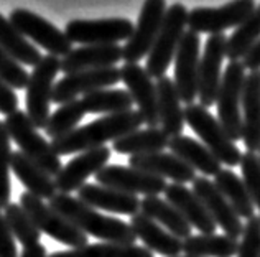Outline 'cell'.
<instances>
[{"instance_id":"obj_13","label":"cell","mask_w":260,"mask_h":257,"mask_svg":"<svg viewBox=\"0 0 260 257\" xmlns=\"http://www.w3.org/2000/svg\"><path fill=\"white\" fill-rule=\"evenodd\" d=\"M201 38L198 33L186 30L175 56V87L181 103L194 104L198 98V73H200Z\"/></svg>"},{"instance_id":"obj_39","label":"cell","mask_w":260,"mask_h":257,"mask_svg":"<svg viewBox=\"0 0 260 257\" xmlns=\"http://www.w3.org/2000/svg\"><path fill=\"white\" fill-rule=\"evenodd\" d=\"M5 122L0 120V211L10 205V170H12V145Z\"/></svg>"},{"instance_id":"obj_19","label":"cell","mask_w":260,"mask_h":257,"mask_svg":"<svg viewBox=\"0 0 260 257\" xmlns=\"http://www.w3.org/2000/svg\"><path fill=\"white\" fill-rule=\"evenodd\" d=\"M194 195L201 200V203L206 206L211 218L214 219L216 226L221 228L225 236L237 239L244 233V224L237 213L232 209L229 201L224 198L222 193L217 190L214 181H211L208 177H196L193 181Z\"/></svg>"},{"instance_id":"obj_40","label":"cell","mask_w":260,"mask_h":257,"mask_svg":"<svg viewBox=\"0 0 260 257\" xmlns=\"http://www.w3.org/2000/svg\"><path fill=\"white\" fill-rule=\"evenodd\" d=\"M241 170H242V180L245 186H247L252 203H254V206H257L260 211V158H258V155L254 152L242 153Z\"/></svg>"},{"instance_id":"obj_34","label":"cell","mask_w":260,"mask_h":257,"mask_svg":"<svg viewBox=\"0 0 260 257\" xmlns=\"http://www.w3.org/2000/svg\"><path fill=\"white\" fill-rule=\"evenodd\" d=\"M260 40V5L250 13V17L242 25H239L234 33L228 38L225 58L229 61H241L254 48Z\"/></svg>"},{"instance_id":"obj_48","label":"cell","mask_w":260,"mask_h":257,"mask_svg":"<svg viewBox=\"0 0 260 257\" xmlns=\"http://www.w3.org/2000/svg\"><path fill=\"white\" fill-rule=\"evenodd\" d=\"M258 158H260V153H258Z\"/></svg>"},{"instance_id":"obj_20","label":"cell","mask_w":260,"mask_h":257,"mask_svg":"<svg viewBox=\"0 0 260 257\" xmlns=\"http://www.w3.org/2000/svg\"><path fill=\"white\" fill-rule=\"evenodd\" d=\"M165 198L170 205L180 211V214L186 219L191 228L198 229L201 234H216L217 226L214 219L211 218L206 206L203 205L191 188H186L180 183H172L167 186Z\"/></svg>"},{"instance_id":"obj_3","label":"cell","mask_w":260,"mask_h":257,"mask_svg":"<svg viewBox=\"0 0 260 257\" xmlns=\"http://www.w3.org/2000/svg\"><path fill=\"white\" fill-rule=\"evenodd\" d=\"M4 122L10 139L17 144L20 152L25 157H28L33 164L43 168L50 177H56L63 170V164L51 148V144L37 132L25 111H15L10 116H7Z\"/></svg>"},{"instance_id":"obj_36","label":"cell","mask_w":260,"mask_h":257,"mask_svg":"<svg viewBox=\"0 0 260 257\" xmlns=\"http://www.w3.org/2000/svg\"><path fill=\"white\" fill-rule=\"evenodd\" d=\"M48 257H155L152 251L142 246H120L111 242H98V244H87L79 249L70 251H56Z\"/></svg>"},{"instance_id":"obj_32","label":"cell","mask_w":260,"mask_h":257,"mask_svg":"<svg viewBox=\"0 0 260 257\" xmlns=\"http://www.w3.org/2000/svg\"><path fill=\"white\" fill-rule=\"evenodd\" d=\"M239 241L225 234H198L183 241V254L189 257H234Z\"/></svg>"},{"instance_id":"obj_42","label":"cell","mask_w":260,"mask_h":257,"mask_svg":"<svg viewBox=\"0 0 260 257\" xmlns=\"http://www.w3.org/2000/svg\"><path fill=\"white\" fill-rule=\"evenodd\" d=\"M237 257H260V216H252L244 224Z\"/></svg>"},{"instance_id":"obj_22","label":"cell","mask_w":260,"mask_h":257,"mask_svg":"<svg viewBox=\"0 0 260 257\" xmlns=\"http://www.w3.org/2000/svg\"><path fill=\"white\" fill-rule=\"evenodd\" d=\"M78 200L94 209H104V211L115 214H127L130 218L140 213L142 203V200H139V196L135 195H128L95 183H86L83 188H79Z\"/></svg>"},{"instance_id":"obj_4","label":"cell","mask_w":260,"mask_h":257,"mask_svg":"<svg viewBox=\"0 0 260 257\" xmlns=\"http://www.w3.org/2000/svg\"><path fill=\"white\" fill-rule=\"evenodd\" d=\"M247 70L242 61H229L216 99L219 124L232 142L242 140V92Z\"/></svg>"},{"instance_id":"obj_41","label":"cell","mask_w":260,"mask_h":257,"mask_svg":"<svg viewBox=\"0 0 260 257\" xmlns=\"http://www.w3.org/2000/svg\"><path fill=\"white\" fill-rule=\"evenodd\" d=\"M0 78H2L12 89H25L28 84L30 74L23 70L22 65L15 61L9 53L0 48Z\"/></svg>"},{"instance_id":"obj_12","label":"cell","mask_w":260,"mask_h":257,"mask_svg":"<svg viewBox=\"0 0 260 257\" xmlns=\"http://www.w3.org/2000/svg\"><path fill=\"white\" fill-rule=\"evenodd\" d=\"M167 9V2L163 0H148L143 4L132 37L122 46V59H125V65H139L142 58L150 55L160 33Z\"/></svg>"},{"instance_id":"obj_30","label":"cell","mask_w":260,"mask_h":257,"mask_svg":"<svg viewBox=\"0 0 260 257\" xmlns=\"http://www.w3.org/2000/svg\"><path fill=\"white\" fill-rule=\"evenodd\" d=\"M170 137L161 128H143V131H134L124 137L112 142V148L122 155H147L163 152V148H168Z\"/></svg>"},{"instance_id":"obj_35","label":"cell","mask_w":260,"mask_h":257,"mask_svg":"<svg viewBox=\"0 0 260 257\" xmlns=\"http://www.w3.org/2000/svg\"><path fill=\"white\" fill-rule=\"evenodd\" d=\"M84 106L86 114H122L127 111H132L134 99L128 94V91L124 89H101L94 91L91 94H86L81 99Z\"/></svg>"},{"instance_id":"obj_7","label":"cell","mask_w":260,"mask_h":257,"mask_svg":"<svg viewBox=\"0 0 260 257\" xmlns=\"http://www.w3.org/2000/svg\"><path fill=\"white\" fill-rule=\"evenodd\" d=\"M61 71V58L46 55L30 73L26 84V116L35 128H45L50 120V103L53 101L54 79Z\"/></svg>"},{"instance_id":"obj_11","label":"cell","mask_w":260,"mask_h":257,"mask_svg":"<svg viewBox=\"0 0 260 257\" xmlns=\"http://www.w3.org/2000/svg\"><path fill=\"white\" fill-rule=\"evenodd\" d=\"M10 23L25 38L42 46L48 55L63 59L73 51V43L58 26L26 9H15L10 13Z\"/></svg>"},{"instance_id":"obj_16","label":"cell","mask_w":260,"mask_h":257,"mask_svg":"<svg viewBox=\"0 0 260 257\" xmlns=\"http://www.w3.org/2000/svg\"><path fill=\"white\" fill-rule=\"evenodd\" d=\"M225 45H228V37L224 33L208 37L204 45L200 73H198V99L206 109L216 104L219 87H221V66L225 58Z\"/></svg>"},{"instance_id":"obj_29","label":"cell","mask_w":260,"mask_h":257,"mask_svg":"<svg viewBox=\"0 0 260 257\" xmlns=\"http://www.w3.org/2000/svg\"><path fill=\"white\" fill-rule=\"evenodd\" d=\"M140 213L148 216L150 219L158 222L168 233L176 236L178 239H188L193 236V228H191L186 219L183 218L176 208H173L167 200H161L158 196H147L140 203Z\"/></svg>"},{"instance_id":"obj_21","label":"cell","mask_w":260,"mask_h":257,"mask_svg":"<svg viewBox=\"0 0 260 257\" xmlns=\"http://www.w3.org/2000/svg\"><path fill=\"white\" fill-rule=\"evenodd\" d=\"M128 167L140 172L156 175V177H160L163 180L168 178L173 183H180V185L193 183L196 178V173L189 165H186L183 160L175 157L173 153H165V152L128 157Z\"/></svg>"},{"instance_id":"obj_26","label":"cell","mask_w":260,"mask_h":257,"mask_svg":"<svg viewBox=\"0 0 260 257\" xmlns=\"http://www.w3.org/2000/svg\"><path fill=\"white\" fill-rule=\"evenodd\" d=\"M156 96H158V116L160 128L170 139L183 135L184 128V109L175 83L168 76L156 79Z\"/></svg>"},{"instance_id":"obj_15","label":"cell","mask_w":260,"mask_h":257,"mask_svg":"<svg viewBox=\"0 0 260 257\" xmlns=\"http://www.w3.org/2000/svg\"><path fill=\"white\" fill-rule=\"evenodd\" d=\"M98 185L114 188V190L124 191L128 195H143L158 196L167 190V180L147 172L135 170L132 167L122 165H107L95 175Z\"/></svg>"},{"instance_id":"obj_5","label":"cell","mask_w":260,"mask_h":257,"mask_svg":"<svg viewBox=\"0 0 260 257\" xmlns=\"http://www.w3.org/2000/svg\"><path fill=\"white\" fill-rule=\"evenodd\" d=\"M184 124H188L206 148L228 167L241 165L242 152L239 150L236 142L229 139V135L219 124V120L201 104H191L184 107Z\"/></svg>"},{"instance_id":"obj_33","label":"cell","mask_w":260,"mask_h":257,"mask_svg":"<svg viewBox=\"0 0 260 257\" xmlns=\"http://www.w3.org/2000/svg\"><path fill=\"white\" fill-rule=\"evenodd\" d=\"M0 48L9 53L20 65L33 68L43 58L37 46L31 45L22 33H18L10 20H7L2 13H0Z\"/></svg>"},{"instance_id":"obj_25","label":"cell","mask_w":260,"mask_h":257,"mask_svg":"<svg viewBox=\"0 0 260 257\" xmlns=\"http://www.w3.org/2000/svg\"><path fill=\"white\" fill-rule=\"evenodd\" d=\"M122 59L120 45H98L79 46L70 55L61 59V71L66 76L86 70H101V68L115 66Z\"/></svg>"},{"instance_id":"obj_28","label":"cell","mask_w":260,"mask_h":257,"mask_svg":"<svg viewBox=\"0 0 260 257\" xmlns=\"http://www.w3.org/2000/svg\"><path fill=\"white\" fill-rule=\"evenodd\" d=\"M12 172L17 175V178L26 188V191L40 200H53L58 195L54 178L50 177L37 164H33L20 150L13 152L12 155Z\"/></svg>"},{"instance_id":"obj_45","label":"cell","mask_w":260,"mask_h":257,"mask_svg":"<svg viewBox=\"0 0 260 257\" xmlns=\"http://www.w3.org/2000/svg\"><path fill=\"white\" fill-rule=\"evenodd\" d=\"M242 65L245 70H249V73L260 71V40L255 43L254 48L247 53V56L242 59Z\"/></svg>"},{"instance_id":"obj_14","label":"cell","mask_w":260,"mask_h":257,"mask_svg":"<svg viewBox=\"0 0 260 257\" xmlns=\"http://www.w3.org/2000/svg\"><path fill=\"white\" fill-rule=\"evenodd\" d=\"M117 83H120V68L115 66L68 74L54 84L53 103L63 106L71 101H76L81 94L86 96L94 91L109 89Z\"/></svg>"},{"instance_id":"obj_24","label":"cell","mask_w":260,"mask_h":257,"mask_svg":"<svg viewBox=\"0 0 260 257\" xmlns=\"http://www.w3.org/2000/svg\"><path fill=\"white\" fill-rule=\"evenodd\" d=\"M242 142L247 152H260V71H250L244 83Z\"/></svg>"},{"instance_id":"obj_10","label":"cell","mask_w":260,"mask_h":257,"mask_svg":"<svg viewBox=\"0 0 260 257\" xmlns=\"http://www.w3.org/2000/svg\"><path fill=\"white\" fill-rule=\"evenodd\" d=\"M255 10L254 0H237L222 7H196L188 13V28L194 33L222 35L225 30L237 28Z\"/></svg>"},{"instance_id":"obj_38","label":"cell","mask_w":260,"mask_h":257,"mask_svg":"<svg viewBox=\"0 0 260 257\" xmlns=\"http://www.w3.org/2000/svg\"><path fill=\"white\" fill-rule=\"evenodd\" d=\"M4 218L15 241H18L23 247L35 246L40 242L42 233H40V229L35 226L30 216L25 213V209L20 206V203H10L5 208Z\"/></svg>"},{"instance_id":"obj_46","label":"cell","mask_w":260,"mask_h":257,"mask_svg":"<svg viewBox=\"0 0 260 257\" xmlns=\"http://www.w3.org/2000/svg\"><path fill=\"white\" fill-rule=\"evenodd\" d=\"M50 254L46 252V247L43 244H35V246H28L23 247V252L20 254V257H48Z\"/></svg>"},{"instance_id":"obj_44","label":"cell","mask_w":260,"mask_h":257,"mask_svg":"<svg viewBox=\"0 0 260 257\" xmlns=\"http://www.w3.org/2000/svg\"><path fill=\"white\" fill-rule=\"evenodd\" d=\"M15 111H18V96L15 94V89L5 83L0 78V114L10 116Z\"/></svg>"},{"instance_id":"obj_23","label":"cell","mask_w":260,"mask_h":257,"mask_svg":"<svg viewBox=\"0 0 260 257\" xmlns=\"http://www.w3.org/2000/svg\"><path fill=\"white\" fill-rule=\"evenodd\" d=\"M130 228L137 239L143 242V247L148 251L167 255V257H180L183 252V241L176 236L168 233L165 228H161L158 222L150 219L143 213H137L130 218Z\"/></svg>"},{"instance_id":"obj_6","label":"cell","mask_w":260,"mask_h":257,"mask_svg":"<svg viewBox=\"0 0 260 257\" xmlns=\"http://www.w3.org/2000/svg\"><path fill=\"white\" fill-rule=\"evenodd\" d=\"M188 9L181 4H173L167 9L156 42L147 56L145 70L150 78L160 79L165 76L170 63L176 56L184 31H186L184 26L188 25Z\"/></svg>"},{"instance_id":"obj_31","label":"cell","mask_w":260,"mask_h":257,"mask_svg":"<svg viewBox=\"0 0 260 257\" xmlns=\"http://www.w3.org/2000/svg\"><path fill=\"white\" fill-rule=\"evenodd\" d=\"M214 185L222 196L229 201L232 209L237 213L239 218L250 219L255 216V206L247 191L242 177H239L232 170H221L214 177Z\"/></svg>"},{"instance_id":"obj_9","label":"cell","mask_w":260,"mask_h":257,"mask_svg":"<svg viewBox=\"0 0 260 257\" xmlns=\"http://www.w3.org/2000/svg\"><path fill=\"white\" fill-rule=\"evenodd\" d=\"M135 30L134 23L128 18H98L84 20L76 18L66 23L64 33L71 43L81 46H98V45H119L127 42Z\"/></svg>"},{"instance_id":"obj_1","label":"cell","mask_w":260,"mask_h":257,"mask_svg":"<svg viewBox=\"0 0 260 257\" xmlns=\"http://www.w3.org/2000/svg\"><path fill=\"white\" fill-rule=\"evenodd\" d=\"M143 119L139 111H127L122 114L104 116L91 124L78 127L64 137L51 140V148L58 155H71L78 152H87L92 148L104 147L106 142H115L124 135L139 131Z\"/></svg>"},{"instance_id":"obj_2","label":"cell","mask_w":260,"mask_h":257,"mask_svg":"<svg viewBox=\"0 0 260 257\" xmlns=\"http://www.w3.org/2000/svg\"><path fill=\"white\" fill-rule=\"evenodd\" d=\"M50 206L84 234L94 236L104 242L132 246L137 241L130 224L114 216L101 214L98 209L84 205L83 201L73 198L71 195L58 193L53 200H50Z\"/></svg>"},{"instance_id":"obj_18","label":"cell","mask_w":260,"mask_h":257,"mask_svg":"<svg viewBox=\"0 0 260 257\" xmlns=\"http://www.w3.org/2000/svg\"><path fill=\"white\" fill-rule=\"evenodd\" d=\"M111 155H112L111 148L106 145L79 153L78 157L68 162V165H64L63 170L54 177L56 190L63 195L78 191L79 188H83L86 185V180L91 175L95 177L102 168L107 167V162L111 160Z\"/></svg>"},{"instance_id":"obj_17","label":"cell","mask_w":260,"mask_h":257,"mask_svg":"<svg viewBox=\"0 0 260 257\" xmlns=\"http://www.w3.org/2000/svg\"><path fill=\"white\" fill-rule=\"evenodd\" d=\"M120 81L127 86L134 104L139 106L143 124H147L148 128L158 127L160 116L156 84L148 76L145 68H142L140 65H124L120 68Z\"/></svg>"},{"instance_id":"obj_47","label":"cell","mask_w":260,"mask_h":257,"mask_svg":"<svg viewBox=\"0 0 260 257\" xmlns=\"http://www.w3.org/2000/svg\"><path fill=\"white\" fill-rule=\"evenodd\" d=\"M180 257H189V255H180Z\"/></svg>"},{"instance_id":"obj_27","label":"cell","mask_w":260,"mask_h":257,"mask_svg":"<svg viewBox=\"0 0 260 257\" xmlns=\"http://www.w3.org/2000/svg\"><path fill=\"white\" fill-rule=\"evenodd\" d=\"M168 148L170 153L183 160L194 172H201L204 177H216L222 170V164L208 150L206 145L200 144L198 140L188 137V135H178V137L170 139Z\"/></svg>"},{"instance_id":"obj_37","label":"cell","mask_w":260,"mask_h":257,"mask_svg":"<svg viewBox=\"0 0 260 257\" xmlns=\"http://www.w3.org/2000/svg\"><path fill=\"white\" fill-rule=\"evenodd\" d=\"M86 116L84 106L81 103V99L71 101V103L59 106L56 111H54L48 124L45 127V134L50 135L51 140L64 137L70 132L76 131L78 124L83 120V117Z\"/></svg>"},{"instance_id":"obj_8","label":"cell","mask_w":260,"mask_h":257,"mask_svg":"<svg viewBox=\"0 0 260 257\" xmlns=\"http://www.w3.org/2000/svg\"><path fill=\"white\" fill-rule=\"evenodd\" d=\"M20 206L25 209V213L35 222L40 233L48 234L54 241L70 246L71 249H79L87 246V234H84L73 222H70L59 213L54 211L43 200L25 191L20 196Z\"/></svg>"},{"instance_id":"obj_43","label":"cell","mask_w":260,"mask_h":257,"mask_svg":"<svg viewBox=\"0 0 260 257\" xmlns=\"http://www.w3.org/2000/svg\"><path fill=\"white\" fill-rule=\"evenodd\" d=\"M0 257H18L17 241L10 233L2 211H0Z\"/></svg>"}]
</instances>
